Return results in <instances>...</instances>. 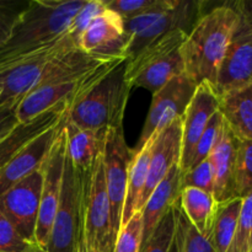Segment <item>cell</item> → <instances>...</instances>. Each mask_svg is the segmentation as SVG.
<instances>
[{
    "mask_svg": "<svg viewBox=\"0 0 252 252\" xmlns=\"http://www.w3.org/2000/svg\"><path fill=\"white\" fill-rule=\"evenodd\" d=\"M106 59L80 51L66 32L47 48L0 68V107L17 106L22 97L53 79L93 68Z\"/></svg>",
    "mask_w": 252,
    "mask_h": 252,
    "instance_id": "1",
    "label": "cell"
},
{
    "mask_svg": "<svg viewBox=\"0 0 252 252\" xmlns=\"http://www.w3.org/2000/svg\"><path fill=\"white\" fill-rule=\"evenodd\" d=\"M86 0H32L20 12L0 48V68L56 43L68 32Z\"/></svg>",
    "mask_w": 252,
    "mask_h": 252,
    "instance_id": "2",
    "label": "cell"
},
{
    "mask_svg": "<svg viewBox=\"0 0 252 252\" xmlns=\"http://www.w3.org/2000/svg\"><path fill=\"white\" fill-rule=\"evenodd\" d=\"M238 24V14L228 4L202 15L182 43L185 74L197 85L208 83L214 89L219 68Z\"/></svg>",
    "mask_w": 252,
    "mask_h": 252,
    "instance_id": "3",
    "label": "cell"
},
{
    "mask_svg": "<svg viewBox=\"0 0 252 252\" xmlns=\"http://www.w3.org/2000/svg\"><path fill=\"white\" fill-rule=\"evenodd\" d=\"M130 89L126 79L125 61L69 110L68 118L84 129L108 130L122 127Z\"/></svg>",
    "mask_w": 252,
    "mask_h": 252,
    "instance_id": "4",
    "label": "cell"
},
{
    "mask_svg": "<svg viewBox=\"0 0 252 252\" xmlns=\"http://www.w3.org/2000/svg\"><path fill=\"white\" fill-rule=\"evenodd\" d=\"M125 61L123 58L106 59L93 68L59 76L34 89L17 103L16 117L19 123L32 121L37 116L59 105H66L71 108L101 79Z\"/></svg>",
    "mask_w": 252,
    "mask_h": 252,
    "instance_id": "5",
    "label": "cell"
},
{
    "mask_svg": "<svg viewBox=\"0 0 252 252\" xmlns=\"http://www.w3.org/2000/svg\"><path fill=\"white\" fill-rule=\"evenodd\" d=\"M187 34L185 30H177L127 59L126 79L130 88H144L154 95L172 78L185 73L180 48Z\"/></svg>",
    "mask_w": 252,
    "mask_h": 252,
    "instance_id": "6",
    "label": "cell"
},
{
    "mask_svg": "<svg viewBox=\"0 0 252 252\" xmlns=\"http://www.w3.org/2000/svg\"><path fill=\"white\" fill-rule=\"evenodd\" d=\"M81 228L88 252H113L111 211L106 189L102 154L96 158L84 182Z\"/></svg>",
    "mask_w": 252,
    "mask_h": 252,
    "instance_id": "7",
    "label": "cell"
},
{
    "mask_svg": "<svg viewBox=\"0 0 252 252\" xmlns=\"http://www.w3.org/2000/svg\"><path fill=\"white\" fill-rule=\"evenodd\" d=\"M88 174L79 171L66 154L61 199L46 252H75L81 225L84 182Z\"/></svg>",
    "mask_w": 252,
    "mask_h": 252,
    "instance_id": "8",
    "label": "cell"
},
{
    "mask_svg": "<svg viewBox=\"0 0 252 252\" xmlns=\"http://www.w3.org/2000/svg\"><path fill=\"white\" fill-rule=\"evenodd\" d=\"M102 157L106 189L110 201L111 234L116 244V239L121 229L128 175L134 158L133 150L126 143L123 127L111 128L107 130Z\"/></svg>",
    "mask_w": 252,
    "mask_h": 252,
    "instance_id": "9",
    "label": "cell"
},
{
    "mask_svg": "<svg viewBox=\"0 0 252 252\" xmlns=\"http://www.w3.org/2000/svg\"><path fill=\"white\" fill-rule=\"evenodd\" d=\"M197 86L198 85L192 79L182 73L172 78L153 95L152 105L139 140L132 149L133 154H138L153 137L157 138V135L174 121L184 117Z\"/></svg>",
    "mask_w": 252,
    "mask_h": 252,
    "instance_id": "10",
    "label": "cell"
},
{
    "mask_svg": "<svg viewBox=\"0 0 252 252\" xmlns=\"http://www.w3.org/2000/svg\"><path fill=\"white\" fill-rule=\"evenodd\" d=\"M44 165V164H43ZM43 185V166L0 196V213L30 244H36L37 218Z\"/></svg>",
    "mask_w": 252,
    "mask_h": 252,
    "instance_id": "11",
    "label": "cell"
},
{
    "mask_svg": "<svg viewBox=\"0 0 252 252\" xmlns=\"http://www.w3.org/2000/svg\"><path fill=\"white\" fill-rule=\"evenodd\" d=\"M65 158L66 137L63 125V128L43 165V185H42L36 234H34L36 245H38L43 250H46V246L48 244L49 234H51L54 217H56L59 199H61Z\"/></svg>",
    "mask_w": 252,
    "mask_h": 252,
    "instance_id": "12",
    "label": "cell"
},
{
    "mask_svg": "<svg viewBox=\"0 0 252 252\" xmlns=\"http://www.w3.org/2000/svg\"><path fill=\"white\" fill-rule=\"evenodd\" d=\"M78 47L84 53L94 57L126 59L128 41L125 36V21L106 7L81 33Z\"/></svg>",
    "mask_w": 252,
    "mask_h": 252,
    "instance_id": "13",
    "label": "cell"
},
{
    "mask_svg": "<svg viewBox=\"0 0 252 252\" xmlns=\"http://www.w3.org/2000/svg\"><path fill=\"white\" fill-rule=\"evenodd\" d=\"M219 111V96L208 83H202L182 117V147L180 170L186 172L192 164L194 149L212 116Z\"/></svg>",
    "mask_w": 252,
    "mask_h": 252,
    "instance_id": "14",
    "label": "cell"
},
{
    "mask_svg": "<svg viewBox=\"0 0 252 252\" xmlns=\"http://www.w3.org/2000/svg\"><path fill=\"white\" fill-rule=\"evenodd\" d=\"M252 84V36L236 24L231 41L219 68L214 91L224 94Z\"/></svg>",
    "mask_w": 252,
    "mask_h": 252,
    "instance_id": "15",
    "label": "cell"
},
{
    "mask_svg": "<svg viewBox=\"0 0 252 252\" xmlns=\"http://www.w3.org/2000/svg\"><path fill=\"white\" fill-rule=\"evenodd\" d=\"M203 5V1L177 0L174 6L165 10L150 26L133 37L132 41L128 44L126 59L132 58L143 48L154 42L160 41L177 30H185L187 32L191 31L197 20L203 15L202 14Z\"/></svg>",
    "mask_w": 252,
    "mask_h": 252,
    "instance_id": "16",
    "label": "cell"
},
{
    "mask_svg": "<svg viewBox=\"0 0 252 252\" xmlns=\"http://www.w3.org/2000/svg\"><path fill=\"white\" fill-rule=\"evenodd\" d=\"M66 116L58 125L51 127L25 145L0 171V196L17 182L26 179L43 166L63 128Z\"/></svg>",
    "mask_w": 252,
    "mask_h": 252,
    "instance_id": "17",
    "label": "cell"
},
{
    "mask_svg": "<svg viewBox=\"0 0 252 252\" xmlns=\"http://www.w3.org/2000/svg\"><path fill=\"white\" fill-rule=\"evenodd\" d=\"M182 147V118H177L153 140L150 149L147 185L143 192L139 212L158 185L165 179L172 166L180 164Z\"/></svg>",
    "mask_w": 252,
    "mask_h": 252,
    "instance_id": "18",
    "label": "cell"
},
{
    "mask_svg": "<svg viewBox=\"0 0 252 252\" xmlns=\"http://www.w3.org/2000/svg\"><path fill=\"white\" fill-rule=\"evenodd\" d=\"M225 122V121H224ZM239 139L226 123L218 144L209 155L214 169V198L218 204L238 198L235 193V166Z\"/></svg>",
    "mask_w": 252,
    "mask_h": 252,
    "instance_id": "19",
    "label": "cell"
},
{
    "mask_svg": "<svg viewBox=\"0 0 252 252\" xmlns=\"http://www.w3.org/2000/svg\"><path fill=\"white\" fill-rule=\"evenodd\" d=\"M181 170L180 164L172 166L165 179L153 191L142 209L143 240L142 248L148 243L165 214L179 201L181 194ZM142 250V249H140Z\"/></svg>",
    "mask_w": 252,
    "mask_h": 252,
    "instance_id": "20",
    "label": "cell"
},
{
    "mask_svg": "<svg viewBox=\"0 0 252 252\" xmlns=\"http://www.w3.org/2000/svg\"><path fill=\"white\" fill-rule=\"evenodd\" d=\"M69 110L70 108L66 105H59L37 116L32 121L19 123L4 139L0 140V171L25 145L51 127L58 125L68 115Z\"/></svg>",
    "mask_w": 252,
    "mask_h": 252,
    "instance_id": "21",
    "label": "cell"
},
{
    "mask_svg": "<svg viewBox=\"0 0 252 252\" xmlns=\"http://www.w3.org/2000/svg\"><path fill=\"white\" fill-rule=\"evenodd\" d=\"M64 129L68 158L79 171L89 172L96 158L103 153L107 130L84 129L71 122L68 116L64 122Z\"/></svg>",
    "mask_w": 252,
    "mask_h": 252,
    "instance_id": "22",
    "label": "cell"
},
{
    "mask_svg": "<svg viewBox=\"0 0 252 252\" xmlns=\"http://www.w3.org/2000/svg\"><path fill=\"white\" fill-rule=\"evenodd\" d=\"M219 112L239 140L252 142V84L220 96Z\"/></svg>",
    "mask_w": 252,
    "mask_h": 252,
    "instance_id": "23",
    "label": "cell"
},
{
    "mask_svg": "<svg viewBox=\"0 0 252 252\" xmlns=\"http://www.w3.org/2000/svg\"><path fill=\"white\" fill-rule=\"evenodd\" d=\"M179 206L189 223L206 238H211L212 226L218 211V202L213 194L194 187L182 189Z\"/></svg>",
    "mask_w": 252,
    "mask_h": 252,
    "instance_id": "24",
    "label": "cell"
},
{
    "mask_svg": "<svg viewBox=\"0 0 252 252\" xmlns=\"http://www.w3.org/2000/svg\"><path fill=\"white\" fill-rule=\"evenodd\" d=\"M153 137L138 154L134 155L130 164L129 175H128L127 192H126L125 204H123L122 220H121V228L128 223L134 213L139 212V204L142 201L143 192H144L145 185H147L148 170H149V159L150 149H152Z\"/></svg>",
    "mask_w": 252,
    "mask_h": 252,
    "instance_id": "25",
    "label": "cell"
},
{
    "mask_svg": "<svg viewBox=\"0 0 252 252\" xmlns=\"http://www.w3.org/2000/svg\"><path fill=\"white\" fill-rule=\"evenodd\" d=\"M243 198H234L218 206L213 226H212L211 240L216 252H228L238 229Z\"/></svg>",
    "mask_w": 252,
    "mask_h": 252,
    "instance_id": "26",
    "label": "cell"
},
{
    "mask_svg": "<svg viewBox=\"0 0 252 252\" xmlns=\"http://www.w3.org/2000/svg\"><path fill=\"white\" fill-rule=\"evenodd\" d=\"M176 228H175V243L177 252H216L211 240L202 235L189 221L179 206V201L174 206Z\"/></svg>",
    "mask_w": 252,
    "mask_h": 252,
    "instance_id": "27",
    "label": "cell"
},
{
    "mask_svg": "<svg viewBox=\"0 0 252 252\" xmlns=\"http://www.w3.org/2000/svg\"><path fill=\"white\" fill-rule=\"evenodd\" d=\"M252 192V142L239 140L235 166V193L244 198Z\"/></svg>",
    "mask_w": 252,
    "mask_h": 252,
    "instance_id": "28",
    "label": "cell"
},
{
    "mask_svg": "<svg viewBox=\"0 0 252 252\" xmlns=\"http://www.w3.org/2000/svg\"><path fill=\"white\" fill-rule=\"evenodd\" d=\"M224 118L221 116V113L219 111H217L213 116H212L211 121L207 125L206 129H204L203 134L199 138L198 143L196 145V149H194L193 158H192V164L189 166V169L196 165H198L199 162L204 161L206 159H208L209 155L212 154L213 149L216 148V145L218 144L219 138H220L221 132H223L224 128Z\"/></svg>",
    "mask_w": 252,
    "mask_h": 252,
    "instance_id": "29",
    "label": "cell"
},
{
    "mask_svg": "<svg viewBox=\"0 0 252 252\" xmlns=\"http://www.w3.org/2000/svg\"><path fill=\"white\" fill-rule=\"evenodd\" d=\"M175 206V204H174ZM174 206L165 214L162 220L157 226L155 231L140 252H169L174 243L176 219H175Z\"/></svg>",
    "mask_w": 252,
    "mask_h": 252,
    "instance_id": "30",
    "label": "cell"
},
{
    "mask_svg": "<svg viewBox=\"0 0 252 252\" xmlns=\"http://www.w3.org/2000/svg\"><path fill=\"white\" fill-rule=\"evenodd\" d=\"M252 249V192L243 198L238 229L228 252H249Z\"/></svg>",
    "mask_w": 252,
    "mask_h": 252,
    "instance_id": "31",
    "label": "cell"
},
{
    "mask_svg": "<svg viewBox=\"0 0 252 252\" xmlns=\"http://www.w3.org/2000/svg\"><path fill=\"white\" fill-rule=\"evenodd\" d=\"M143 240L142 212H137L118 231L113 252H140Z\"/></svg>",
    "mask_w": 252,
    "mask_h": 252,
    "instance_id": "32",
    "label": "cell"
},
{
    "mask_svg": "<svg viewBox=\"0 0 252 252\" xmlns=\"http://www.w3.org/2000/svg\"><path fill=\"white\" fill-rule=\"evenodd\" d=\"M186 187H194L207 193H214V169L211 158L182 174L181 189Z\"/></svg>",
    "mask_w": 252,
    "mask_h": 252,
    "instance_id": "33",
    "label": "cell"
},
{
    "mask_svg": "<svg viewBox=\"0 0 252 252\" xmlns=\"http://www.w3.org/2000/svg\"><path fill=\"white\" fill-rule=\"evenodd\" d=\"M106 7L107 6H106V2L103 0H90V1H86V4L81 7L80 11L75 15V17L71 21L70 27L68 30V34L74 39L76 44H78L81 33L85 31L89 24L97 15H100Z\"/></svg>",
    "mask_w": 252,
    "mask_h": 252,
    "instance_id": "34",
    "label": "cell"
},
{
    "mask_svg": "<svg viewBox=\"0 0 252 252\" xmlns=\"http://www.w3.org/2000/svg\"><path fill=\"white\" fill-rule=\"evenodd\" d=\"M34 244L25 240L11 223L0 213V252H26Z\"/></svg>",
    "mask_w": 252,
    "mask_h": 252,
    "instance_id": "35",
    "label": "cell"
},
{
    "mask_svg": "<svg viewBox=\"0 0 252 252\" xmlns=\"http://www.w3.org/2000/svg\"><path fill=\"white\" fill-rule=\"evenodd\" d=\"M158 0H108L106 6L120 15L123 21L143 14L157 4Z\"/></svg>",
    "mask_w": 252,
    "mask_h": 252,
    "instance_id": "36",
    "label": "cell"
},
{
    "mask_svg": "<svg viewBox=\"0 0 252 252\" xmlns=\"http://www.w3.org/2000/svg\"><path fill=\"white\" fill-rule=\"evenodd\" d=\"M22 10L17 9L12 2L0 0V48L4 46L11 34L17 17Z\"/></svg>",
    "mask_w": 252,
    "mask_h": 252,
    "instance_id": "37",
    "label": "cell"
},
{
    "mask_svg": "<svg viewBox=\"0 0 252 252\" xmlns=\"http://www.w3.org/2000/svg\"><path fill=\"white\" fill-rule=\"evenodd\" d=\"M229 5L238 14V24L252 36V0H238Z\"/></svg>",
    "mask_w": 252,
    "mask_h": 252,
    "instance_id": "38",
    "label": "cell"
},
{
    "mask_svg": "<svg viewBox=\"0 0 252 252\" xmlns=\"http://www.w3.org/2000/svg\"><path fill=\"white\" fill-rule=\"evenodd\" d=\"M17 125L19 120L16 117V106L0 107V140L4 139Z\"/></svg>",
    "mask_w": 252,
    "mask_h": 252,
    "instance_id": "39",
    "label": "cell"
},
{
    "mask_svg": "<svg viewBox=\"0 0 252 252\" xmlns=\"http://www.w3.org/2000/svg\"><path fill=\"white\" fill-rule=\"evenodd\" d=\"M26 252H46V251H44L43 249L39 248L38 245H36V244H34V245H32Z\"/></svg>",
    "mask_w": 252,
    "mask_h": 252,
    "instance_id": "40",
    "label": "cell"
},
{
    "mask_svg": "<svg viewBox=\"0 0 252 252\" xmlns=\"http://www.w3.org/2000/svg\"><path fill=\"white\" fill-rule=\"evenodd\" d=\"M169 252H177V246H176V243H175V238H174V243H172V245H171V248H170Z\"/></svg>",
    "mask_w": 252,
    "mask_h": 252,
    "instance_id": "41",
    "label": "cell"
},
{
    "mask_svg": "<svg viewBox=\"0 0 252 252\" xmlns=\"http://www.w3.org/2000/svg\"><path fill=\"white\" fill-rule=\"evenodd\" d=\"M249 252H252V249H250V251H249Z\"/></svg>",
    "mask_w": 252,
    "mask_h": 252,
    "instance_id": "42",
    "label": "cell"
}]
</instances>
